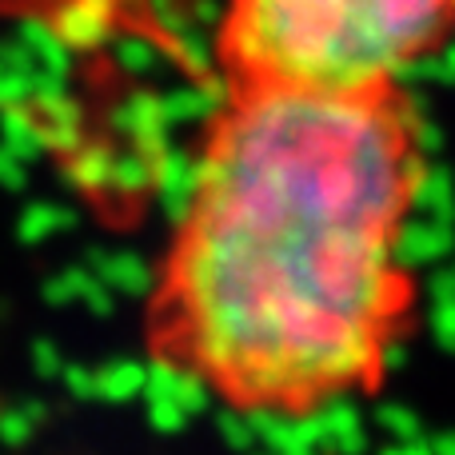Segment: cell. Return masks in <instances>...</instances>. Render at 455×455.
<instances>
[{"instance_id":"cell-4","label":"cell","mask_w":455,"mask_h":455,"mask_svg":"<svg viewBox=\"0 0 455 455\" xmlns=\"http://www.w3.org/2000/svg\"><path fill=\"white\" fill-rule=\"evenodd\" d=\"M392 264L395 272H416V267H432L455 251V224L435 220V216H408V220H395L392 235Z\"/></svg>"},{"instance_id":"cell-37","label":"cell","mask_w":455,"mask_h":455,"mask_svg":"<svg viewBox=\"0 0 455 455\" xmlns=\"http://www.w3.org/2000/svg\"><path fill=\"white\" fill-rule=\"evenodd\" d=\"M432 455H455V432L432 435Z\"/></svg>"},{"instance_id":"cell-23","label":"cell","mask_w":455,"mask_h":455,"mask_svg":"<svg viewBox=\"0 0 455 455\" xmlns=\"http://www.w3.org/2000/svg\"><path fill=\"white\" fill-rule=\"evenodd\" d=\"M376 424L384 427L387 435H395V440H408V435L424 432V427H419V416L411 408H403V403H379V408H376Z\"/></svg>"},{"instance_id":"cell-11","label":"cell","mask_w":455,"mask_h":455,"mask_svg":"<svg viewBox=\"0 0 455 455\" xmlns=\"http://www.w3.org/2000/svg\"><path fill=\"white\" fill-rule=\"evenodd\" d=\"M403 204L411 212L435 216V220L455 224V176L448 164H416L408 168V184H403Z\"/></svg>"},{"instance_id":"cell-3","label":"cell","mask_w":455,"mask_h":455,"mask_svg":"<svg viewBox=\"0 0 455 455\" xmlns=\"http://www.w3.org/2000/svg\"><path fill=\"white\" fill-rule=\"evenodd\" d=\"M152 192H156V208L172 228H184L196 212L200 196V160L188 152L168 144L156 160H152Z\"/></svg>"},{"instance_id":"cell-7","label":"cell","mask_w":455,"mask_h":455,"mask_svg":"<svg viewBox=\"0 0 455 455\" xmlns=\"http://www.w3.org/2000/svg\"><path fill=\"white\" fill-rule=\"evenodd\" d=\"M160 104L172 124H200V120L220 116L228 104H235V84L224 72H204L196 84H176L160 92Z\"/></svg>"},{"instance_id":"cell-34","label":"cell","mask_w":455,"mask_h":455,"mask_svg":"<svg viewBox=\"0 0 455 455\" xmlns=\"http://www.w3.org/2000/svg\"><path fill=\"white\" fill-rule=\"evenodd\" d=\"M427 296L435 299H455V275L451 267H443V272H432V280H427Z\"/></svg>"},{"instance_id":"cell-17","label":"cell","mask_w":455,"mask_h":455,"mask_svg":"<svg viewBox=\"0 0 455 455\" xmlns=\"http://www.w3.org/2000/svg\"><path fill=\"white\" fill-rule=\"evenodd\" d=\"M60 280H64V288H68L72 304H84L92 315L116 312V291H112L88 264H76V267H68V272H60Z\"/></svg>"},{"instance_id":"cell-6","label":"cell","mask_w":455,"mask_h":455,"mask_svg":"<svg viewBox=\"0 0 455 455\" xmlns=\"http://www.w3.org/2000/svg\"><path fill=\"white\" fill-rule=\"evenodd\" d=\"M48 20L72 52H96L116 28V0H56Z\"/></svg>"},{"instance_id":"cell-5","label":"cell","mask_w":455,"mask_h":455,"mask_svg":"<svg viewBox=\"0 0 455 455\" xmlns=\"http://www.w3.org/2000/svg\"><path fill=\"white\" fill-rule=\"evenodd\" d=\"M108 124L116 128L128 140V148L148 152L152 160L172 144V120L164 116V104H160V92H148V88H136L128 92L116 108L108 112Z\"/></svg>"},{"instance_id":"cell-32","label":"cell","mask_w":455,"mask_h":455,"mask_svg":"<svg viewBox=\"0 0 455 455\" xmlns=\"http://www.w3.org/2000/svg\"><path fill=\"white\" fill-rule=\"evenodd\" d=\"M24 184H28V164H24V160H16L12 152L0 144V188L20 192Z\"/></svg>"},{"instance_id":"cell-8","label":"cell","mask_w":455,"mask_h":455,"mask_svg":"<svg viewBox=\"0 0 455 455\" xmlns=\"http://www.w3.org/2000/svg\"><path fill=\"white\" fill-rule=\"evenodd\" d=\"M28 108L36 112L40 128H44V148L68 156L72 148L84 144V108L72 96V84L64 88H44V92H32Z\"/></svg>"},{"instance_id":"cell-35","label":"cell","mask_w":455,"mask_h":455,"mask_svg":"<svg viewBox=\"0 0 455 455\" xmlns=\"http://www.w3.org/2000/svg\"><path fill=\"white\" fill-rule=\"evenodd\" d=\"M435 64H440V76L435 80H440V84H455V40L435 52Z\"/></svg>"},{"instance_id":"cell-40","label":"cell","mask_w":455,"mask_h":455,"mask_svg":"<svg viewBox=\"0 0 455 455\" xmlns=\"http://www.w3.org/2000/svg\"><path fill=\"white\" fill-rule=\"evenodd\" d=\"M451 275H455V267H451Z\"/></svg>"},{"instance_id":"cell-9","label":"cell","mask_w":455,"mask_h":455,"mask_svg":"<svg viewBox=\"0 0 455 455\" xmlns=\"http://www.w3.org/2000/svg\"><path fill=\"white\" fill-rule=\"evenodd\" d=\"M84 264L108 283L116 296H132L144 299L152 296L156 288V275H152V264L140 256V251H128V248H88L84 251Z\"/></svg>"},{"instance_id":"cell-25","label":"cell","mask_w":455,"mask_h":455,"mask_svg":"<svg viewBox=\"0 0 455 455\" xmlns=\"http://www.w3.org/2000/svg\"><path fill=\"white\" fill-rule=\"evenodd\" d=\"M32 72L36 68H16V64L0 60V108H4V104H28Z\"/></svg>"},{"instance_id":"cell-31","label":"cell","mask_w":455,"mask_h":455,"mask_svg":"<svg viewBox=\"0 0 455 455\" xmlns=\"http://www.w3.org/2000/svg\"><path fill=\"white\" fill-rule=\"evenodd\" d=\"M32 368H36V376H40V379L60 376V368H64L60 347H56L52 339H36V344H32Z\"/></svg>"},{"instance_id":"cell-36","label":"cell","mask_w":455,"mask_h":455,"mask_svg":"<svg viewBox=\"0 0 455 455\" xmlns=\"http://www.w3.org/2000/svg\"><path fill=\"white\" fill-rule=\"evenodd\" d=\"M20 411L32 419V424H44L48 419V403H40V400H20Z\"/></svg>"},{"instance_id":"cell-28","label":"cell","mask_w":455,"mask_h":455,"mask_svg":"<svg viewBox=\"0 0 455 455\" xmlns=\"http://www.w3.org/2000/svg\"><path fill=\"white\" fill-rule=\"evenodd\" d=\"M432 336L443 352H455V299H435L432 304Z\"/></svg>"},{"instance_id":"cell-38","label":"cell","mask_w":455,"mask_h":455,"mask_svg":"<svg viewBox=\"0 0 455 455\" xmlns=\"http://www.w3.org/2000/svg\"><path fill=\"white\" fill-rule=\"evenodd\" d=\"M116 12H128V16H144V0H116Z\"/></svg>"},{"instance_id":"cell-20","label":"cell","mask_w":455,"mask_h":455,"mask_svg":"<svg viewBox=\"0 0 455 455\" xmlns=\"http://www.w3.org/2000/svg\"><path fill=\"white\" fill-rule=\"evenodd\" d=\"M168 44H172V56H176V60H180L188 72H196V76L212 72L216 48H212V40H208V28H200L196 20H188L180 32H172V36H168Z\"/></svg>"},{"instance_id":"cell-2","label":"cell","mask_w":455,"mask_h":455,"mask_svg":"<svg viewBox=\"0 0 455 455\" xmlns=\"http://www.w3.org/2000/svg\"><path fill=\"white\" fill-rule=\"evenodd\" d=\"M451 0H240L228 52L280 84L368 92L403 52L427 48Z\"/></svg>"},{"instance_id":"cell-14","label":"cell","mask_w":455,"mask_h":455,"mask_svg":"<svg viewBox=\"0 0 455 455\" xmlns=\"http://www.w3.org/2000/svg\"><path fill=\"white\" fill-rule=\"evenodd\" d=\"M112 156L116 152L108 144H80L64 156V184L88 196H104L112 180Z\"/></svg>"},{"instance_id":"cell-26","label":"cell","mask_w":455,"mask_h":455,"mask_svg":"<svg viewBox=\"0 0 455 455\" xmlns=\"http://www.w3.org/2000/svg\"><path fill=\"white\" fill-rule=\"evenodd\" d=\"M216 432H220V440L235 451H248L251 443H256V435H251V427H248V416L235 411V408H228V411L216 416Z\"/></svg>"},{"instance_id":"cell-16","label":"cell","mask_w":455,"mask_h":455,"mask_svg":"<svg viewBox=\"0 0 455 455\" xmlns=\"http://www.w3.org/2000/svg\"><path fill=\"white\" fill-rule=\"evenodd\" d=\"M80 224V212L68 204H56V200H32L28 208L16 220V240L20 243H44L52 235H64Z\"/></svg>"},{"instance_id":"cell-1","label":"cell","mask_w":455,"mask_h":455,"mask_svg":"<svg viewBox=\"0 0 455 455\" xmlns=\"http://www.w3.org/2000/svg\"><path fill=\"white\" fill-rule=\"evenodd\" d=\"M416 152L363 92L267 88L200 156L188 240L172 259L184 344L235 400H312L376 371L400 307L395 220Z\"/></svg>"},{"instance_id":"cell-30","label":"cell","mask_w":455,"mask_h":455,"mask_svg":"<svg viewBox=\"0 0 455 455\" xmlns=\"http://www.w3.org/2000/svg\"><path fill=\"white\" fill-rule=\"evenodd\" d=\"M60 379H64V392H68L72 400H96V379L84 363H64Z\"/></svg>"},{"instance_id":"cell-19","label":"cell","mask_w":455,"mask_h":455,"mask_svg":"<svg viewBox=\"0 0 455 455\" xmlns=\"http://www.w3.org/2000/svg\"><path fill=\"white\" fill-rule=\"evenodd\" d=\"M108 192L124 200H136L144 192H152V156L140 148H128V152H116L112 156V180H108Z\"/></svg>"},{"instance_id":"cell-27","label":"cell","mask_w":455,"mask_h":455,"mask_svg":"<svg viewBox=\"0 0 455 455\" xmlns=\"http://www.w3.org/2000/svg\"><path fill=\"white\" fill-rule=\"evenodd\" d=\"M32 432H36V424H32L20 408L0 411V443H4V448H24V443L32 440Z\"/></svg>"},{"instance_id":"cell-15","label":"cell","mask_w":455,"mask_h":455,"mask_svg":"<svg viewBox=\"0 0 455 455\" xmlns=\"http://www.w3.org/2000/svg\"><path fill=\"white\" fill-rule=\"evenodd\" d=\"M0 144L12 152L16 160L32 164V160L44 156V128H40L36 112L28 104H4L0 108Z\"/></svg>"},{"instance_id":"cell-13","label":"cell","mask_w":455,"mask_h":455,"mask_svg":"<svg viewBox=\"0 0 455 455\" xmlns=\"http://www.w3.org/2000/svg\"><path fill=\"white\" fill-rule=\"evenodd\" d=\"M12 36L32 52L36 68L64 72V76H72V56H76V52H72V48L64 44L60 36H56V28H52V20H48V16H20Z\"/></svg>"},{"instance_id":"cell-18","label":"cell","mask_w":455,"mask_h":455,"mask_svg":"<svg viewBox=\"0 0 455 455\" xmlns=\"http://www.w3.org/2000/svg\"><path fill=\"white\" fill-rule=\"evenodd\" d=\"M96 379V400L108 403H128L144 392V363L136 360H112L100 371H92Z\"/></svg>"},{"instance_id":"cell-12","label":"cell","mask_w":455,"mask_h":455,"mask_svg":"<svg viewBox=\"0 0 455 455\" xmlns=\"http://www.w3.org/2000/svg\"><path fill=\"white\" fill-rule=\"evenodd\" d=\"M108 52H112V64H116L124 76H136V80H148L156 72H164L168 64V52L156 36L148 32H112L108 36Z\"/></svg>"},{"instance_id":"cell-24","label":"cell","mask_w":455,"mask_h":455,"mask_svg":"<svg viewBox=\"0 0 455 455\" xmlns=\"http://www.w3.org/2000/svg\"><path fill=\"white\" fill-rule=\"evenodd\" d=\"M188 411L180 408L176 400H148V427L160 435H180L188 427Z\"/></svg>"},{"instance_id":"cell-22","label":"cell","mask_w":455,"mask_h":455,"mask_svg":"<svg viewBox=\"0 0 455 455\" xmlns=\"http://www.w3.org/2000/svg\"><path fill=\"white\" fill-rule=\"evenodd\" d=\"M172 400L180 403L188 416H196V411H204L208 403H212V387H208V379L200 376V371L180 368V376H176V387H172Z\"/></svg>"},{"instance_id":"cell-33","label":"cell","mask_w":455,"mask_h":455,"mask_svg":"<svg viewBox=\"0 0 455 455\" xmlns=\"http://www.w3.org/2000/svg\"><path fill=\"white\" fill-rule=\"evenodd\" d=\"M188 16L200 24V28H216L224 24V0H184Z\"/></svg>"},{"instance_id":"cell-21","label":"cell","mask_w":455,"mask_h":455,"mask_svg":"<svg viewBox=\"0 0 455 455\" xmlns=\"http://www.w3.org/2000/svg\"><path fill=\"white\" fill-rule=\"evenodd\" d=\"M387 76H392L400 88H424V84H435V76H440V64H435L432 52L416 48V52H403L400 60L387 68Z\"/></svg>"},{"instance_id":"cell-29","label":"cell","mask_w":455,"mask_h":455,"mask_svg":"<svg viewBox=\"0 0 455 455\" xmlns=\"http://www.w3.org/2000/svg\"><path fill=\"white\" fill-rule=\"evenodd\" d=\"M408 368V344L400 336L376 339V371H403Z\"/></svg>"},{"instance_id":"cell-10","label":"cell","mask_w":455,"mask_h":455,"mask_svg":"<svg viewBox=\"0 0 455 455\" xmlns=\"http://www.w3.org/2000/svg\"><path fill=\"white\" fill-rule=\"evenodd\" d=\"M315 424H320V448L336 451V455H360L368 448V435H363V419L355 408L352 395L331 392L323 403L312 408Z\"/></svg>"},{"instance_id":"cell-39","label":"cell","mask_w":455,"mask_h":455,"mask_svg":"<svg viewBox=\"0 0 455 455\" xmlns=\"http://www.w3.org/2000/svg\"><path fill=\"white\" fill-rule=\"evenodd\" d=\"M451 16H455V0H451Z\"/></svg>"}]
</instances>
